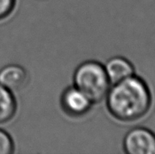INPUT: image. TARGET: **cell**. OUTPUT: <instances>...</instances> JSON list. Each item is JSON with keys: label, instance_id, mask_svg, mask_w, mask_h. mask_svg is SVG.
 I'll list each match as a JSON object with an SVG mask.
<instances>
[{"label": "cell", "instance_id": "1", "mask_svg": "<svg viewBox=\"0 0 155 154\" xmlns=\"http://www.w3.org/2000/svg\"><path fill=\"white\" fill-rule=\"evenodd\" d=\"M111 116L123 123H133L148 115L153 94L148 83L136 75L112 84L105 97Z\"/></svg>", "mask_w": 155, "mask_h": 154}, {"label": "cell", "instance_id": "2", "mask_svg": "<svg viewBox=\"0 0 155 154\" xmlns=\"http://www.w3.org/2000/svg\"><path fill=\"white\" fill-rule=\"evenodd\" d=\"M73 80L74 85L86 94L93 104L104 100L111 86L104 65L96 61H86L78 66Z\"/></svg>", "mask_w": 155, "mask_h": 154}, {"label": "cell", "instance_id": "3", "mask_svg": "<svg viewBox=\"0 0 155 154\" xmlns=\"http://www.w3.org/2000/svg\"><path fill=\"white\" fill-rule=\"evenodd\" d=\"M127 154H155V133L144 127H136L127 133L123 140Z\"/></svg>", "mask_w": 155, "mask_h": 154}, {"label": "cell", "instance_id": "4", "mask_svg": "<svg viewBox=\"0 0 155 154\" xmlns=\"http://www.w3.org/2000/svg\"><path fill=\"white\" fill-rule=\"evenodd\" d=\"M93 103L86 94L75 85L67 87L61 96V105L65 113L71 117H81L87 113Z\"/></svg>", "mask_w": 155, "mask_h": 154}, {"label": "cell", "instance_id": "5", "mask_svg": "<svg viewBox=\"0 0 155 154\" xmlns=\"http://www.w3.org/2000/svg\"><path fill=\"white\" fill-rule=\"evenodd\" d=\"M28 82V74L24 67L10 64L0 70V84L12 92L18 91Z\"/></svg>", "mask_w": 155, "mask_h": 154}, {"label": "cell", "instance_id": "6", "mask_svg": "<svg viewBox=\"0 0 155 154\" xmlns=\"http://www.w3.org/2000/svg\"><path fill=\"white\" fill-rule=\"evenodd\" d=\"M104 67L111 85L135 75V69L132 62L120 56L111 57Z\"/></svg>", "mask_w": 155, "mask_h": 154}, {"label": "cell", "instance_id": "7", "mask_svg": "<svg viewBox=\"0 0 155 154\" xmlns=\"http://www.w3.org/2000/svg\"><path fill=\"white\" fill-rule=\"evenodd\" d=\"M17 112V101L13 92L0 84V124L13 119Z\"/></svg>", "mask_w": 155, "mask_h": 154}, {"label": "cell", "instance_id": "8", "mask_svg": "<svg viewBox=\"0 0 155 154\" xmlns=\"http://www.w3.org/2000/svg\"><path fill=\"white\" fill-rule=\"evenodd\" d=\"M14 152V143L12 137L0 129V154H11Z\"/></svg>", "mask_w": 155, "mask_h": 154}, {"label": "cell", "instance_id": "9", "mask_svg": "<svg viewBox=\"0 0 155 154\" xmlns=\"http://www.w3.org/2000/svg\"><path fill=\"white\" fill-rule=\"evenodd\" d=\"M16 4V0H0V20L9 16Z\"/></svg>", "mask_w": 155, "mask_h": 154}]
</instances>
